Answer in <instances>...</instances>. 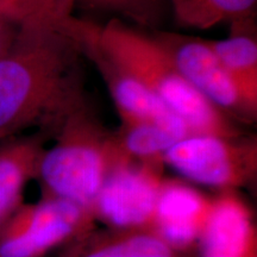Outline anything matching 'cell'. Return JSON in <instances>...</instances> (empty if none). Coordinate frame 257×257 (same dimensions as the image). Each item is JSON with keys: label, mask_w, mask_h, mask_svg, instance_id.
<instances>
[{"label": "cell", "mask_w": 257, "mask_h": 257, "mask_svg": "<svg viewBox=\"0 0 257 257\" xmlns=\"http://www.w3.org/2000/svg\"><path fill=\"white\" fill-rule=\"evenodd\" d=\"M161 167L138 162L115 165L93 202L95 219L112 229H150L163 182Z\"/></svg>", "instance_id": "8"}, {"label": "cell", "mask_w": 257, "mask_h": 257, "mask_svg": "<svg viewBox=\"0 0 257 257\" xmlns=\"http://www.w3.org/2000/svg\"><path fill=\"white\" fill-rule=\"evenodd\" d=\"M57 257H176L150 229L95 230L62 246Z\"/></svg>", "instance_id": "12"}, {"label": "cell", "mask_w": 257, "mask_h": 257, "mask_svg": "<svg viewBox=\"0 0 257 257\" xmlns=\"http://www.w3.org/2000/svg\"><path fill=\"white\" fill-rule=\"evenodd\" d=\"M21 25L0 10V57L5 55L15 43Z\"/></svg>", "instance_id": "18"}, {"label": "cell", "mask_w": 257, "mask_h": 257, "mask_svg": "<svg viewBox=\"0 0 257 257\" xmlns=\"http://www.w3.org/2000/svg\"><path fill=\"white\" fill-rule=\"evenodd\" d=\"M169 166L185 180L223 192L250 184L257 172L256 137H221L193 134L163 154Z\"/></svg>", "instance_id": "4"}, {"label": "cell", "mask_w": 257, "mask_h": 257, "mask_svg": "<svg viewBox=\"0 0 257 257\" xmlns=\"http://www.w3.org/2000/svg\"><path fill=\"white\" fill-rule=\"evenodd\" d=\"M94 36L107 55L185 121L192 135H242L232 120L180 74L168 54L150 35L130 28L119 19H112L102 27L94 24Z\"/></svg>", "instance_id": "2"}, {"label": "cell", "mask_w": 257, "mask_h": 257, "mask_svg": "<svg viewBox=\"0 0 257 257\" xmlns=\"http://www.w3.org/2000/svg\"><path fill=\"white\" fill-rule=\"evenodd\" d=\"M212 200L191 185L163 180L152 230L175 252L197 245Z\"/></svg>", "instance_id": "9"}, {"label": "cell", "mask_w": 257, "mask_h": 257, "mask_svg": "<svg viewBox=\"0 0 257 257\" xmlns=\"http://www.w3.org/2000/svg\"><path fill=\"white\" fill-rule=\"evenodd\" d=\"M68 29L82 55L92 61L104 79L121 124L153 121L173 128L184 137L192 135L181 118L101 49L94 36V23L74 17Z\"/></svg>", "instance_id": "7"}, {"label": "cell", "mask_w": 257, "mask_h": 257, "mask_svg": "<svg viewBox=\"0 0 257 257\" xmlns=\"http://www.w3.org/2000/svg\"><path fill=\"white\" fill-rule=\"evenodd\" d=\"M170 14L181 28L207 30L227 23L231 29L252 24L257 0H169Z\"/></svg>", "instance_id": "13"}, {"label": "cell", "mask_w": 257, "mask_h": 257, "mask_svg": "<svg viewBox=\"0 0 257 257\" xmlns=\"http://www.w3.org/2000/svg\"><path fill=\"white\" fill-rule=\"evenodd\" d=\"M54 138L55 144L44 150L38 165L42 197L92 210L106 176L119 163L112 133L86 100L64 119Z\"/></svg>", "instance_id": "3"}, {"label": "cell", "mask_w": 257, "mask_h": 257, "mask_svg": "<svg viewBox=\"0 0 257 257\" xmlns=\"http://www.w3.org/2000/svg\"><path fill=\"white\" fill-rule=\"evenodd\" d=\"M91 208L60 198L22 204L0 229V257H43L94 229Z\"/></svg>", "instance_id": "5"}, {"label": "cell", "mask_w": 257, "mask_h": 257, "mask_svg": "<svg viewBox=\"0 0 257 257\" xmlns=\"http://www.w3.org/2000/svg\"><path fill=\"white\" fill-rule=\"evenodd\" d=\"M115 154L120 162H138L161 167L163 154L185 138L175 130L153 121L121 124L112 133Z\"/></svg>", "instance_id": "14"}, {"label": "cell", "mask_w": 257, "mask_h": 257, "mask_svg": "<svg viewBox=\"0 0 257 257\" xmlns=\"http://www.w3.org/2000/svg\"><path fill=\"white\" fill-rule=\"evenodd\" d=\"M252 28L231 29L226 40L208 44L244 98L257 107V41Z\"/></svg>", "instance_id": "15"}, {"label": "cell", "mask_w": 257, "mask_h": 257, "mask_svg": "<svg viewBox=\"0 0 257 257\" xmlns=\"http://www.w3.org/2000/svg\"><path fill=\"white\" fill-rule=\"evenodd\" d=\"M197 246L200 257H257L252 212L233 191L212 200Z\"/></svg>", "instance_id": "10"}, {"label": "cell", "mask_w": 257, "mask_h": 257, "mask_svg": "<svg viewBox=\"0 0 257 257\" xmlns=\"http://www.w3.org/2000/svg\"><path fill=\"white\" fill-rule=\"evenodd\" d=\"M76 0H0V10L21 27L64 30L74 18Z\"/></svg>", "instance_id": "16"}, {"label": "cell", "mask_w": 257, "mask_h": 257, "mask_svg": "<svg viewBox=\"0 0 257 257\" xmlns=\"http://www.w3.org/2000/svg\"><path fill=\"white\" fill-rule=\"evenodd\" d=\"M83 61L68 28L22 27L0 57V141L31 127L55 136L87 100Z\"/></svg>", "instance_id": "1"}, {"label": "cell", "mask_w": 257, "mask_h": 257, "mask_svg": "<svg viewBox=\"0 0 257 257\" xmlns=\"http://www.w3.org/2000/svg\"><path fill=\"white\" fill-rule=\"evenodd\" d=\"M76 5L120 16L148 30H160L170 12L169 0H76Z\"/></svg>", "instance_id": "17"}, {"label": "cell", "mask_w": 257, "mask_h": 257, "mask_svg": "<svg viewBox=\"0 0 257 257\" xmlns=\"http://www.w3.org/2000/svg\"><path fill=\"white\" fill-rule=\"evenodd\" d=\"M49 135L11 137L0 143V229L23 204L25 186L37 178Z\"/></svg>", "instance_id": "11"}, {"label": "cell", "mask_w": 257, "mask_h": 257, "mask_svg": "<svg viewBox=\"0 0 257 257\" xmlns=\"http://www.w3.org/2000/svg\"><path fill=\"white\" fill-rule=\"evenodd\" d=\"M154 40L168 54L184 78L232 121L251 124L257 107L250 104L208 44L201 38L152 30Z\"/></svg>", "instance_id": "6"}]
</instances>
